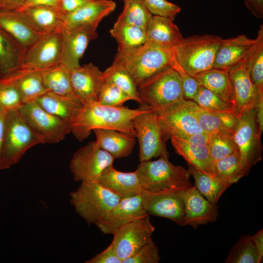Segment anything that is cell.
Listing matches in <instances>:
<instances>
[{
  "mask_svg": "<svg viewBox=\"0 0 263 263\" xmlns=\"http://www.w3.org/2000/svg\"><path fill=\"white\" fill-rule=\"evenodd\" d=\"M151 109L144 104L130 109L123 106H106L97 101H89L82 103L75 110L68 124L71 132L80 142L87 138L95 129L115 130L135 137L133 119Z\"/></svg>",
  "mask_w": 263,
  "mask_h": 263,
  "instance_id": "6da1fadb",
  "label": "cell"
},
{
  "mask_svg": "<svg viewBox=\"0 0 263 263\" xmlns=\"http://www.w3.org/2000/svg\"><path fill=\"white\" fill-rule=\"evenodd\" d=\"M172 48L146 42L130 49L117 50L114 59L131 75L136 86L160 71L170 66Z\"/></svg>",
  "mask_w": 263,
  "mask_h": 263,
  "instance_id": "7a4b0ae2",
  "label": "cell"
},
{
  "mask_svg": "<svg viewBox=\"0 0 263 263\" xmlns=\"http://www.w3.org/2000/svg\"><path fill=\"white\" fill-rule=\"evenodd\" d=\"M69 196L70 204L88 225L101 221L121 199L98 182H80Z\"/></svg>",
  "mask_w": 263,
  "mask_h": 263,
  "instance_id": "3957f363",
  "label": "cell"
},
{
  "mask_svg": "<svg viewBox=\"0 0 263 263\" xmlns=\"http://www.w3.org/2000/svg\"><path fill=\"white\" fill-rule=\"evenodd\" d=\"M222 39L216 35H193L184 38L172 50L180 65L194 77L213 68Z\"/></svg>",
  "mask_w": 263,
  "mask_h": 263,
  "instance_id": "277c9868",
  "label": "cell"
},
{
  "mask_svg": "<svg viewBox=\"0 0 263 263\" xmlns=\"http://www.w3.org/2000/svg\"><path fill=\"white\" fill-rule=\"evenodd\" d=\"M136 170L146 191L182 190L193 186L188 170L172 164L168 157L140 162Z\"/></svg>",
  "mask_w": 263,
  "mask_h": 263,
  "instance_id": "5b68a950",
  "label": "cell"
},
{
  "mask_svg": "<svg viewBox=\"0 0 263 263\" xmlns=\"http://www.w3.org/2000/svg\"><path fill=\"white\" fill-rule=\"evenodd\" d=\"M137 90L141 104L153 110L185 99L181 78L170 66L140 83Z\"/></svg>",
  "mask_w": 263,
  "mask_h": 263,
  "instance_id": "8992f818",
  "label": "cell"
},
{
  "mask_svg": "<svg viewBox=\"0 0 263 263\" xmlns=\"http://www.w3.org/2000/svg\"><path fill=\"white\" fill-rule=\"evenodd\" d=\"M40 144L23 118L19 109L8 110L5 123L0 169L18 163L27 151Z\"/></svg>",
  "mask_w": 263,
  "mask_h": 263,
  "instance_id": "52a82bcc",
  "label": "cell"
},
{
  "mask_svg": "<svg viewBox=\"0 0 263 263\" xmlns=\"http://www.w3.org/2000/svg\"><path fill=\"white\" fill-rule=\"evenodd\" d=\"M256 113L254 107L242 114L238 118L233 133V138L246 175L251 168L262 159L263 131L257 121Z\"/></svg>",
  "mask_w": 263,
  "mask_h": 263,
  "instance_id": "ba28073f",
  "label": "cell"
},
{
  "mask_svg": "<svg viewBox=\"0 0 263 263\" xmlns=\"http://www.w3.org/2000/svg\"><path fill=\"white\" fill-rule=\"evenodd\" d=\"M19 110L40 144H56L71 132L68 123L49 113L36 101L23 103Z\"/></svg>",
  "mask_w": 263,
  "mask_h": 263,
  "instance_id": "9c48e42d",
  "label": "cell"
},
{
  "mask_svg": "<svg viewBox=\"0 0 263 263\" xmlns=\"http://www.w3.org/2000/svg\"><path fill=\"white\" fill-rule=\"evenodd\" d=\"M115 158L100 149L95 141L88 142L73 154L70 169L76 182H97L101 174L113 166Z\"/></svg>",
  "mask_w": 263,
  "mask_h": 263,
  "instance_id": "30bf717a",
  "label": "cell"
},
{
  "mask_svg": "<svg viewBox=\"0 0 263 263\" xmlns=\"http://www.w3.org/2000/svg\"><path fill=\"white\" fill-rule=\"evenodd\" d=\"M154 111L157 115L165 142L172 136L186 138L204 132L190 110L187 99H183Z\"/></svg>",
  "mask_w": 263,
  "mask_h": 263,
  "instance_id": "8fae6325",
  "label": "cell"
},
{
  "mask_svg": "<svg viewBox=\"0 0 263 263\" xmlns=\"http://www.w3.org/2000/svg\"><path fill=\"white\" fill-rule=\"evenodd\" d=\"M133 126L138 142L140 162L157 157H169L157 115L153 110L135 117L133 120Z\"/></svg>",
  "mask_w": 263,
  "mask_h": 263,
  "instance_id": "7c38bea8",
  "label": "cell"
},
{
  "mask_svg": "<svg viewBox=\"0 0 263 263\" xmlns=\"http://www.w3.org/2000/svg\"><path fill=\"white\" fill-rule=\"evenodd\" d=\"M62 27L43 34L25 50L22 52L20 67L43 72L59 65L61 56Z\"/></svg>",
  "mask_w": 263,
  "mask_h": 263,
  "instance_id": "4fadbf2b",
  "label": "cell"
},
{
  "mask_svg": "<svg viewBox=\"0 0 263 263\" xmlns=\"http://www.w3.org/2000/svg\"><path fill=\"white\" fill-rule=\"evenodd\" d=\"M154 230L150 215L147 214L116 230L113 234L111 244L117 255L123 261L150 242Z\"/></svg>",
  "mask_w": 263,
  "mask_h": 263,
  "instance_id": "5bb4252c",
  "label": "cell"
},
{
  "mask_svg": "<svg viewBox=\"0 0 263 263\" xmlns=\"http://www.w3.org/2000/svg\"><path fill=\"white\" fill-rule=\"evenodd\" d=\"M232 90V103L234 114L239 118L242 114L257 105L263 97L253 84L247 65L243 60L228 69Z\"/></svg>",
  "mask_w": 263,
  "mask_h": 263,
  "instance_id": "9a60e30c",
  "label": "cell"
},
{
  "mask_svg": "<svg viewBox=\"0 0 263 263\" xmlns=\"http://www.w3.org/2000/svg\"><path fill=\"white\" fill-rule=\"evenodd\" d=\"M183 190L145 191L143 207L149 215L169 219L181 226L184 215Z\"/></svg>",
  "mask_w": 263,
  "mask_h": 263,
  "instance_id": "2e32d148",
  "label": "cell"
},
{
  "mask_svg": "<svg viewBox=\"0 0 263 263\" xmlns=\"http://www.w3.org/2000/svg\"><path fill=\"white\" fill-rule=\"evenodd\" d=\"M97 28L83 25L62 27L60 64L69 70L79 67L90 41L97 37Z\"/></svg>",
  "mask_w": 263,
  "mask_h": 263,
  "instance_id": "e0dca14e",
  "label": "cell"
},
{
  "mask_svg": "<svg viewBox=\"0 0 263 263\" xmlns=\"http://www.w3.org/2000/svg\"><path fill=\"white\" fill-rule=\"evenodd\" d=\"M175 152L188 163L211 176L212 162L210 157L208 134L197 133L186 138H170Z\"/></svg>",
  "mask_w": 263,
  "mask_h": 263,
  "instance_id": "ac0fdd59",
  "label": "cell"
},
{
  "mask_svg": "<svg viewBox=\"0 0 263 263\" xmlns=\"http://www.w3.org/2000/svg\"><path fill=\"white\" fill-rule=\"evenodd\" d=\"M184 215L181 226L195 228L215 222L219 215L218 207L205 198L193 186L183 191Z\"/></svg>",
  "mask_w": 263,
  "mask_h": 263,
  "instance_id": "d6986e66",
  "label": "cell"
},
{
  "mask_svg": "<svg viewBox=\"0 0 263 263\" xmlns=\"http://www.w3.org/2000/svg\"><path fill=\"white\" fill-rule=\"evenodd\" d=\"M143 193L121 199L95 225L103 233L113 235L121 226L148 214L143 207Z\"/></svg>",
  "mask_w": 263,
  "mask_h": 263,
  "instance_id": "ffe728a7",
  "label": "cell"
},
{
  "mask_svg": "<svg viewBox=\"0 0 263 263\" xmlns=\"http://www.w3.org/2000/svg\"><path fill=\"white\" fill-rule=\"evenodd\" d=\"M73 91L83 103L97 101L101 87L104 81L103 72L92 63L70 70Z\"/></svg>",
  "mask_w": 263,
  "mask_h": 263,
  "instance_id": "44dd1931",
  "label": "cell"
},
{
  "mask_svg": "<svg viewBox=\"0 0 263 263\" xmlns=\"http://www.w3.org/2000/svg\"><path fill=\"white\" fill-rule=\"evenodd\" d=\"M0 28L14 39L22 52L43 35L18 10L0 11Z\"/></svg>",
  "mask_w": 263,
  "mask_h": 263,
  "instance_id": "7402d4cb",
  "label": "cell"
},
{
  "mask_svg": "<svg viewBox=\"0 0 263 263\" xmlns=\"http://www.w3.org/2000/svg\"><path fill=\"white\" fill-rule=\"evenodd\" d=\"M1 77L16 89L23 103L35 101L47 92L42 72L20 67Z\"/></svg>",
  "mask_w": 263,
  "mask_h": 263,
  "instance_id": "603a6c76",
  "label": "cell"
},
{
  "mask_svg": "<svg viewBox=\"0 0 263 263\" xmlns=\"http://www.w3.org/2000/svg\"><path fill=\"white\" fill-rule=\"evenodd\" d=\"M97 182L121 199L146 191L143 182L136 170L132 172H122L112 166L103 172Z\"/></svg>",
  "mask_w": 263,
  "mask_h": 263,
  "instance_id": "cb8c5ba5",
  "label": "cell"
},
{
  "mask_svg": "<svg viewBox=\"0 0 263 263\" xmlns=\"http://www.w3.org/2000/svg\"><path fill=\"white\" fill-rule=\"evenodd\" d=\"M116 7L112 0H96L64 15L63 27L88 25L97 28L99 23Z\"/></svg>",
  "mask_w": 263,
  "mask_h": 263,
  "instance_id": "d4e9b609",
  "label": "cell"
},
{
  "mask_svg": "<svg viewBox=\"0 0 263 263\" xmlns=\"http://www.w3.org/2000/svg\"><path fill=\"white\" fill-rule=\"evenodd\" d=\"M256 42L245 35L222 38L217 50L213 68L228 70L243 61Z\"/></svg>",
  "mask_w": 263,
  "mask_h": 263,
  "instance_id": "484cf974",
  "label": "cell"
},
{
  "mask_svg": "<svg viewBox=\"0 0 263 263\" xmlns=\"http://www.w3.org/2000/svg\"><path fill=\"white\" fill-rule=\"evenodd\" d=\"M173 21L169 18L153 15L146 30V42L167 48L177 45L184 38Z\"/></svg>",
  "mask_w": 263,
  "mask_h": 263,
  "instance_id": "4316f807",
  "label": "cell"
},
{
  "mask_svg": "<svg viewBox=\"0 0 263 263\" xmlns=\"http://www.w3.org/2000/svg\"><path fill=\"white\" fill-rule=\"evenodd\" d=\"M96 145L115 159L128 157L132 152L135 137L117 130L95 129Z\"/></svg>",
  "mask_w": 263,
  "mask_h": 263,
  "instance_id": "83f0119b",
  "label": "cell"
},
{
  "mask_svg": "<svg viewBox=\"0 0 263 263\" xmlns=\"http://www.w3.org/2000/svg\"><path fill=\"white\" fill-rule=\"evenodd\" d=\"M187 103L204 132L208 133L217 131L234 132L238 118L233 113L207 111L191 100H187Z\"/></svg>",
  "mask_w": 263,
  "mask_h": 263,
  "instance_id": "f1b7e54d",
  "label": "cell"
},
{
  "mask_svg": "<svg viewBox=\"0 0 263 263\" xmlns=\"http://www.w3.org/2000/svg\"><path fill=\"white\" fill-rule=\"evenodd\" d=\"M19 11L37 30L43 34L53 32L63 26L64 15L57 8L39 6Z\"/></svg>",
  "mask_w": 263,
  "mask_h": 263,
  "instance_id": "f546056e",
  "label": "cell"
},
{
  "mask_svg": "<svg viewBox=\"0 0 263 263\" xmlns=\"http://www.w3.org/2000/svg\"><path fill=\"white\" fill-rule=\"evenodd\" d=\"M194 78L199 85L204 86L231 104L232 90L228 70L212 68Z\"/></svg>",
  "mask_w": 263,
  "mask_h": 263,
  "instance_id": "4dcf8cb0",
  "label": "cell"
},
{
  "mask_svg": "<svg viewBox=\"0 0 263 263\" xmlns=\"http://www.w3.org/2000/svg\"><path fill=\"white\" fill-rule=\"evenodd\" d=\"M246 175L238 150L212 163L211 177L229 186Z\"/></svg>",
  "mask_w": 263,
  "mask_h": 263,
  "instance_id": "1f68e13d",
  "label": "cell"
},
{
  "mask_svg": "<svg viewBox=\"0 0 263 263\" xmlns=\"http://www.w3.org/2000/svg\"><path fill=\"white\" fill-rule=\"evenodd\" d=\"M35 101L44 110L68 123L74 112L83 103L77 98L61 96L48 92Z\"/></svg>",
  "mask_w": 263,
  "mask_h": 263,
  "instance_id": "d6a6232c",
  "label": "cell"
},
{
  "mask_svg": "<svg viewBox=\"0 0 263 263\" xmlns=\"http://www.w3.org/2000/svg\"><path fill=\"white\" fill-rule=\"evenodd\" d=\"M42 75L47 92L61 96L80 99L73 91L70 70L66 67L59 64L53 68L42 72Z\"/></svg>",
  "mask_w": 263,
  "mask_h": 263,
  "instance_id": "836d02e7",
  "label": "cell"
},
{
  "mask_svg": "<svg viewBox=\"0 0 263 263\" xmlns=\"http://www.w3.org/2000/svg\"><path fill=\"white\" fill-rule=\"evenodd\" d=\"M22 55L18 43L0 28V77L20 68Z\"/></svg>",
  "mask_w": 263,
  "mask_h": 263,
  "instance_id": "e575fe53",
  "label": "cell"
},
{
  "mask_svg": "<svg viewBox=\"0 0 263 263\" xmlns=\"http://www.w3.org/2000/svg\"><path fill=\"white\" fill-rule=\"evenodd\" d=\"M110 33L116 41L117 50L132 49L147 41L146 30L135 25L116 21Z\"/></svg>",
  "mask_w": 263,
  "mask_h": 263,
  "instance_id": "d590c367",
  "label": "cell"
},
{
  "mask_svg": "<svg viewBox=\"0 0 263 263\" xmlns=\"http://www.w3.org/2000/svg\"><path fill=\"white\" fill-rule=\"evenodd\" d=\"M188 165V171L194 180V187L208 201L217 205L224 192L230 187L218 181L201 170Z\"/></svg>",
  "mask_w": 263,
  "mask_h": 263,
  "instance_id": "8d00e7d4",
  "label": "cell"
},
{
  "mask_svg": "<svg viewBox=\"0 0 263 263\" xmlns=\"http://www.w3.org/2000/svg\"><path fill=\"white\" fill-rule=\"evenodd\" d=\"M256 42L244 60L253 84L263 92V25L260 26Z\"/></svg>",
  "mask_w": 263,
  "mask_h": 263,
  "instance_id": "74e56055",
  "label": "cell"
},
{
  "mask_svg": "<svg viewBox=\"0 0 263 263\" xmlns=\"http://www.w3.org/2000/svg\"><path fill=\"white\" fill-rule=\"evenodd\" d=\"M104 80L115 85L126 93L139 104L142 101L139 97L137 86L130 73L126 68L116 60L104 72Z\"/></svg>",
  "mask_w": 263,
  "mask_h": 263,
  "instance_id": "f35d334b",
  "label": "cell"
},
{
  "mask_svg": "<svg viewBox=\"0 0 263 263\" xmlns=\"http://www.w3.org/2000/svg\"><path fill=\"white\" fill-rule=\"evenodd\" d=\"M152 16L142 0H127L124 1L123 11L116 21L146 30Z\"/></svg>",
  "mask_w": 263,
  "mask_h": 263,
  "instance_id": "ab89813d",
  "label": "cell"
},
{
  "mask_svg": "<svg viewBox=\"0 0 263 263\" xmlns=\"http://www.w3.org/2000/svg\"><path fill=\"white\" fill-rule=\"evenodd\" d=\"M207 134L209 155L212 163L238 150L233 133L217 131Z\"/></svg>",
  "mask_w": 263,
  "mask_h": 263,
  "instance_id": "60d3db41",
  "label": "cell"
},
{
  "mask_svg": "<svg viewBox=\"0 0 263 263\" xmlns=\"http://www.w3.org/2000/svg\"><path fill=\"white\" fill-rule=\"evenodd\" d=\"M261 262L251 236L248 235L239 239L225 260L226 263H260Z\"/></svg>",
  "mask_w": 263,
  "mask_h": 263,
  "instance_id": "b9f144b4",
  "label": "cell"
},
{
  "mask_svg": "<svg viewBox=\"0 0 263 263\" xmlns=\"http://www.w3.org/2000/svg\"><path fill=\"white\" fill-rule=\"evenodd\" d=\"M192 101L200 107L207 111L233 113L230 103L201 85H199L197 92Z\"/></svg>",
  "mask_w": 263,
  "mask_h": 263,
  "instance_id": "7bdbcfd3",
  "label": "cell"
},
{
  "mask_svg": "<svg viewBox=\"0 0 263 263\" xmlns=\"http://www.w3.org/2000/svg\"><path fill=\"white\" fill-rule=\"evenodd\" d=\"M132 100L131 97L113 83L104 80L99 91L97 101L104 105L122 106L127 101Z\"/></svg>",
  "mask_w": 263,
  "mask_h": 263,
  "instance_id": "ee69618b",
  "label": "cell"
},
{
  "mask_svg": "<svg viewBox=\"0 0 263 263\" xmlns=\"http://www.w3.org/2000/svg\"><path fill=\"white\" fill-rule=\"evenodd\" d=\"M160 260L158 247L151 239L135 254L123 260L122 263H158Z\"/></svg>",
  "mask_w": 263,
  "mask_h": 263,
  "instance_id": "f6af8a7d",
  "label": "cell"
},
{
  "mask_svg": "<svg viewBox=\"0 0 263 263\" xmlns=\"http://www.w3.org/2000/svg\"><path fill=\"white\" fill-rule=\"evenodd\" d=\"M144 4L153 16L167 17L174 20L181 8L176 4L166 0H142Z\"/></svg>",
  "mask_w": 263,
  "mask_h": 263,
  "instance_id": "bcb514c9",
  "label": "cell"
},
{
  "mask_svg": "<svg viewBox=\"0 0 263 263\" xmlns=\"http://www.w3.org/2000/svg\"><path fill=\"white\" fill-rule=\"evenodd\" d=\"M22 104L16 89L0 77V108L8 110L18 109Z\"/></svg>",
  "mask_w": 263,
  "mask_h": 263,
  "instance_id": "7dc6e473",
  "label": "cell"
},
{
  "mask_svg": "<svg viewBox=\"0 0 263 263\" xmlns=\"http://www.w3.org/2000/svg\"><path fill=\"white\" fill-rule=\"evenodd\" d=\"M170 66L177 72L181 78L184 98L192 100L197 92L199 85L194 77L189 75L180 65L173 52Z\"/></svg>",
  "mask_w": 263,
  "mask_h": 263,
  "instance_id": "c3c4849f",
  "label": "cell"
},
{
  "mask_svg": "<svg viewBox=\"0 0 263 263\" xmlns=\"http://www.w3.org/2000/svg\"><path fill=\"white\" fill-rule=\"evenodd\" d=\"M122 260L117 255L111 244L103 251L96 254L85 263H122Z\"/></svg>",
  "mask_w": 263,
  "mask_h": 263,
  "instance_id": "681fc988",
  "label": "cell"
},
{
  "mask_svg": "<svg viewBox=\"0 0 263 263\" xmlns=\"http://www.w3.org/2000/svg\"><path fill=\"white\" fill-rule=\"evenodd\" d=\"M96 0H60L58 9L65 15Z\"/></svg>",
  "mask_w": 263,
  "mask_h": 263,
  "instance_id": "f907efd6",
  "label": "cell"
},
{
  "mask_svg": "<svg viewBox=\"0 0 263 263\" xmlns=\"http://www.w3.org/2000/svg\"><path fill=\"white\" fill-rule=\"evenodd\" d=\"M59 2L60 0H24L22 5L19 11L39 6H52L58 9Z\"/></svg>",
  "mask_w": 263,
  "mask_h": 263,
  "instance_id": "816d5d0a",
  "label": "cell"
},
{
  "mask_svg": "<svg viewBox=\"0 0 263 263\" xmlns=\"http://www.w3.org/2000/svg\"><path fill=\"white\" fill-rule=\"evenodd\" d=\"M248 10L256 18H263V0H244Z\"/></svg>",
  "mask_w": 263,
  "mask_h": 263,
  "instance_id": "f5cc1de1",
  "label": "cell"
},
{
  "mask_svg": "<svg viewBox=\"0 0 263 263\" xmlns=\"http://www.w3.org/2000/svg\"><path fill=\"white\" fill-rule=\"evenodd\" d=\"M24 0H0V11L19 10Z\"/></svg>",
  "mask_w": 263,
  "mask_h": 263,
  "instance_id": "db71d44e",
  "label": "cell"
},
{
  "mask_svg": "<svg viewBox=\"0 0 263 263\" xmlns=\"http://www.w3.org/2000/svg\"><path fill=\"white\" fill-rule=\"evenodd\" d=\"M8 111L5 109L0 108V164L3 150L5 123Z\"/></svg>",
  "mask_w": 263,
  "mask_h": 263,
  "instance_id": "11a10c76",
  "label": "cell"
},
{
  "mask_svg": "<svg viewBox=\"0 0 263 263\" xmlns=\"http://www.w3.org/2000/svg\"><path fill=\"white\" fill-rule=\"evenodd\" d=\"M252 241L258 252L260 259L263 257V230L260 229L254 235L251 236Z\"/></svg>",
  "mask_w": 263,
  "mask_h": 263,
  "instance_id": "9f6ffc18",
  "label": "cell"
},
{
  "mask_svg": "<svg viewBox=\"0 0 263 263\" xmlns=\"http://www.w3.org/2000/svg\"><path fill=\"white\" fill-rule=\"evenodd\" d=\"M256 110V120L258 122L260 128L263 131V97L260 98L257 105L255 107Z\"/></svg>",
  "mask_w": 263,
  "mask_h": 263,
  "instance_id": "6f0895ef",
  "label": "cell"
},
{
  "mask_svg": "<svg viewBox=\"0 0 263 263\" xmlns=\"http://www.w3.org/2000/svg\"><path fill=\"white\" fill-rule=\"evenodd\" d=\"M123 0V2H124V1H126V0Z\"/></svg>",
  "mask_w": 263,
  "mask_h": 263,
  "instance_id": "680465c9",
  "label": "cell"
}]
</instances>
